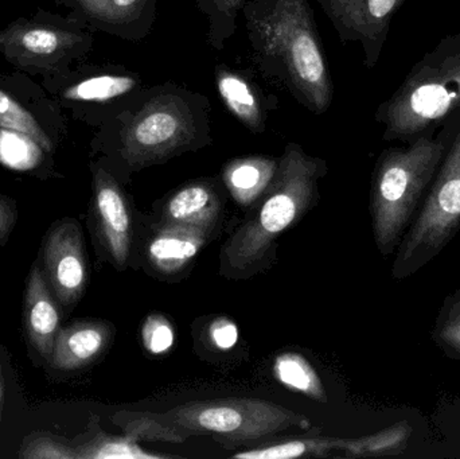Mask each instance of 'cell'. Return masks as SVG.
<instances>
[{"mask_svg": "<svg viewBox=\"0 0 460 459\" xmlns=\"http://www.w3.org/2000/svg\"><path fill=\"white\" fill-rule=\"evenodd\" d=\"M326 172L323 159L308 155L296 143H288L275 180L224 243L221 274L246 278L261 271L278 237L315 205L319 181Z\"/></svg>", "mask_w": 460, "mask_h": 459, "instance_id": "obj_3", "label": "cell"}, {"mask_svg": "<svg viewBox=\"0 0 460 459\" xmlns=\"http://www.w3.org/2000/svg\"><path fill=\"white\" fill-rule=\"evenodd\" d=\"M209 339L218 350L233 349L238 342V328L228 317H218L210 323Z\"/></svg>", "mask_w": 460, "mask_h": 459, "instance_id": "obj_29", "label": "cell"}, {"mask_svg": "<svg viewBox=\"0 0 460 459\" xmlns=\"http://www.w3.org/2000/svg\"><path fill=\"white\" fill-rule=\"evenodd\" d=\"M438 347L460 360V287L443 302L434 329Z\"/></svg>", "mask_w": 460, "mask_h": 459, "instance_id": "obj_25", "label": "cell"}, {"mask_svg": "<svg viewBox=\"0 0 460 459\" xmlns=\"http://www.w3.org/2000/svg\"><path fill=\"white\" fill-rule=\"evenodd\" d=\"M142 340L146 350L151 355H166L174 348V326L164 315H148L143 322Z\"/></svg>", "mask_w": 460, "mask_h": 459, "instance_id": "obj_28", "label": "cell"}, {"mask_svg": "<svg viewBox=\"0 0 460 459\" xmlns=\"http://www.w3.org/2000/svg\"><path fill=\"white\" fill-rule=\"evenodd\" d=\"M215 83L218 96L238 123L252 134H262L267 129L268 119L278 108L279 102L275 96L262 91L251 69H235L218 64L215 69Z\"/></svg>", "mask_w": 460, "mask_h": 459, "instance_id": "obj_11", "label": "cell"}, {"mask_svg": "<svg viewBox=\"0 0 460 459\" xmlns=\"http://www.w3.org/2000/svg\"><path fill=\"white\" fill-rule=\"evenodd\" d=\"M273 376L284 387L313 401L327 403V393L318 372L297 352H284L275 358Z\"/></svg>", "mask_w": 460, "mask_h": 459, "instance_id": "obj_20", "label": "cell"}, {"mask_svg": "<svg viewBox=\"0 0 460 459\" xmlns=\"http://www.w3.org/2000/svg\"><path fill=\"white\" fill-rule=\"evenodd\" d=\"M115 328L105 321H75L61 326L54 342L50 364L72 372L96 363L112 342Z\"/></svg>", "mask_w": 460, "mask_h": 459, "instance_id": "obj_15", "label": "cell"}, {"mask_svg": "<svg viewBox=\"0 0 460 459\" xmlns=\"http://www.w3.org/2000/svg\"><path fill=\"white\" fill-rule=\"evenodd\" d=\"M408 428L394 426L388 430L381 431L375 436L364 438H342L341 452H345L348 457H376V455H389L396 452L407 438Z\"/></svg>", "mask_w": 460, "mask_h": 459, "instance_id": "obj_24", "label": "cell"}, {"mask_svg": "<svg viewBox=\"0 0 460 459\" xmlns=\"http://www.w3.org/2000/svg\"><path fill=\"white\" fill-rule=\"evenodd\" d=\"M92 37L80 30L19 21L0 31V51L13 64L34 69H53L83 56Z\"/></svg>", "mask_w": 460, "mask_h": 459, "instance_id": "obj_7", "label": "cell"}, {"mask_svg": "<svg viewBox=\"0 0 460 459\" xmlns=\"http://www.w3.org/2000/svg\"><path fill=\"white\" fill-rule=\"evenodd\" d=\"M3 406H4V377H3V366L0 360V425H2Z\"/></svg>", "mask_w": 460, "mask_h": 459, "instance_id": "obj_32", "label": "cell"}, {"mask_svg": "<svg viewBox=\"0 0 460 459\" xmlns=\"http://www.w3.org/2000/svg\"><path fill=\"white\" fill-rule=\"evenodd\" d=\"M92 217L97 239L118 269L128 264L134 247L135 221L131 202L116 175L105 164H93Z\"/></svg>", "mask_w": 460, "mask_h": 459, "instance_id": "obj_9", "label": "cell"}, {"mask_svg": "<svg viewBox=\"0 0 460 459\" xmlns=\"http://www.w3.org/2000/svg\"><path fill=\"white\" fill-rule=\"evenodd\" d=\"M46 282L61 310L70 312L85 293L88 261L83 229L73 218L57 221L46 234L40 248Z\"/></svg>", "mask_w": 460, "mask_h": 459, "instance_id": "obj_8", "label": "cell"}, {"mask_svg": "<svg viewBox=\"0 0 460 459\" xmlns=\"http://www.w3.org/2000/svg\"><path fill=\"white\" fill-rule=\"evenodd\" d=\"M396 4V0H367V13H365V34L369 27H373L372 22L383 21L388 16L392 8Z\"/></svg>", "mask_w": 460, "mask_h": 459, "instance_id": "obj_31", "label": "cell"}, {"mask_svg": "<svg viewBox=\"0 0 460 459\" xmlns=\"http://www.w3.org/2000/svg\"><path fill=\"white\" fill-rule=\"evenodd\" d=\"M146 86L139 73L126 67H96L70 83L62 92V100L99 110L102 124L120 112Z\"/></svg>", "mask_w": 460, "mask_h": 459, "instance_id": "obj_10", "label": "cell"}, {"mask_svg": "<svg viewBox=\"0 0 460 459\" xmlns=\"http://www.w3.org/2000/svg\"><path fill=\"white\" fill-rule=\"evenodd\" d=\"M92 434L86 441L75 446L77 459H174L172 455L151 453L143 449L132 437L111 436L102 428L91 426Z\"/></svg>", "mask_w": 460, "mask_h": 459, "instance_id": "obj_19", "label": "cell"}, {"mask_svg": "<svg viewBox=\"0 0 460 459\" xmlns=\"http://www.w3.org/2000/svg\"><path fill=\"white\" fill-rule=\"evenodd\" d=\"M19 457L23 459H77L75 446L49 433L26 437Z\"/></svg>", "mask_w": 460, "mask_h": 459, "instance_id": "obj_26", "label": "cell"}, {"mask_svg": "<svg viewBox=\"0 0 460 459\" xmlns=\"http://www.w3.org/2000/svg\"><path fill=\"white\" fill-rule=\"evenodd\" d=\"M89 23L127 40L148 37L156 21L158 0H72Z\"/></svg>", "mask_w": 460, "mask_h": 459, "instance_id": "obj_12", "label": "cell"}, {"mask_svg": "<svg viewBox=\"0 0 460 459\" xmlns=\"http://www.w3.org/2000/svg\"><path fill=\"white\" fill-rule=\"evenodd\" d=\"M210 234L204 229L158 223L147 243L148 264L161 277H175L193 263Z\"/></svg>", "mask_w": 460, "mask_h": 459, "instance_id": "obj_16", "label": "cell"}, {"mask_svg": "<svg viewBox=\"0 0 460 459\" xmlns=\"http://www.w3.org/2000/svg\"><path fill=\"white\" fill-rule=\"evenodd\" d=\"M164 417L193 437L210 434L226 447L259 441L292 428H311L303 415L254 398L189 402L164 412Z\"/></svg>", "mask_w": 460, "mask_h": 459, "instance_id": "obj_5", "label": "cell"}, {"mask_svg": "<svg viewBox=\"0 0 460 459\" xmlns=\"http://www.w3.org/2000/svg\"><path fill=\"white\" fill-rule=\"evenodd\" d=\"M199 11L207 16L208 43L216 50H224L234 35L237 18L246 0H196Z\"/></svg>", "mask_w": 460, "mask_h": 459, "instance_id": "obj_22", "label": "cell"}, {"mask_svg": "<svg viewBox=\"0 0 460 459\" xmlns=\"http://www.w3.org/2000/svg\"><path fill=\"white\" fill-rule=\"evenodd\" d=\"M254 69L303 108L322 115L332 81L308 0H246L241 11Z\"/></svg>", "mask_w": 460, "mask_h": 459, "instance_id": "obj_2", "label": "cell"}, {"mask_svg": "<svg viewBox=\"0 0 460 459\" xmlns=\"http://www.w3.org/2000/svg\"><path fill=\"white\" fill-rule=\"evenodd\" d=\"M0 128L21 132L31 137L46 153L53 151V142L38 123L37 119L2 89H0Z\"/></svg>", "mask_w": 460, "mask_h": 459, "instance_id": "obj_23", "label": "cell"}, {"mask_svg": "<svg viewBox=\"0 0 460 459\" xmlns=\"http://www.w3.org/2000/svg\"><path fill=\"white\" fill-rule=\"evenodd\" d=\"M212 142L210 100L174 83L146 86L102 124L97 140L124 175L166 163Z\"/></svg>", "mask_w": 460, "mask_h": 459, "instance_id": "obj_1", "label": "cell"}, {"mask_svg": "<svg viewBox=\"0 0 460 459\" xmlns=\"http://www.w3.org/2000/svg\"><path fill=\"white\" fill-rule=\"evenodd\" d=\"M439 158L438 148L421 147L405 155L394 154L381 162L370 210L376 245L385 258L394 255L404 239Z\"/></svg>", "mask_w": 460, "mask_h": 459, "instance_id": "obj_4", "label": "cell"}, {"mask_svg": "<svg viewBox=\"0 0 460 459\" xmlns=\"http://www.w3.org/2000/svg\"><path fill=\"white\" fill-rule=\"evenodd\" d=\"M454 97H456V92L448 91L446 86L438 85V84L424 85L413 92L411 97V108L420 118H439L450 107Z\"/></svg>", "mask_w": 460, "mask_h": 459, "instance_id": "obj_27", "label": "cell"}, {"mask_svg": "<svg viewBox=\"0 0 460 459\" xmlns=\"http://www.w3.org/2000/svg\"><path fill=\"white\" fill-rule=\"evenodd\" d=\"M23 329L30 347L50 363L54 342L61 329V307L38 261L30 269L24 288Z\"/></svg>", "mask_w": 460, "mask_h": 459, "instance_id": "obj_13", "label": "cell"}, {"mask_svg": "<svg viewBox=\"0 0 460 459\" xmlns=\"http://www.w3.org/2000/svg\"><path fill=\"white\" fill-rule=\"evenodd\" d=\"M280 158L243 156L224 166L223 182L232 199L241 207H252L261 199L275 180Z\"/></svg>", "mask_w": 460, "mask_h": 459, "instance_id": "obj_17", "label": "cell"}, {"mask_svg": "<svg viewBox=\"0 0 460 459\" xmlns=\"http://www.w3.org/2000/svg\"><path fill=\"white\" fill-rule=\"evenodd\" d=\"M113 425L132 437L137 442H164V444H183L193 437L190 431L170 422L164 414L150 411L115 412L111 417Z\"/></svg>", "mask_w": 460, "mask_h": 459, "instance_id": "obj_18", "label": "cell"}, {"mask_svg": "<svg viewBox=\"0 0 460 459\" xmlns=\"http://www.w3.org/2000/svg\"><path fill=\"white\" fill-rule=\"evenodd\" d=\"M342 438L326 437H300L268 446L253 447L237 453L233 458L240 459H292L302 457H326L330 453L341 449Z\"/></svg>", "mask_w": 460, "mask_h": 459, "instance_id": "obj_21", "label": "cell"}, {"mask_svg": "<svg viewBox=\"0 0 460 459\" xmlns=\"http://www.w3.org/2000/svg\"><path fill=\"white\" fill-rule=\"evenodd\" d=\"M159 223L215 232L223 210L217 182L212 178L191 181L170 193L161 204Z\"/></svg>", "mask_w": 460, "mask_h": 459, "instance_id": "obj_14", "label": "cell"}, {"mask_svg": "<svg viewBox=\"0 0 460 459\" xmlns=\"http://www.w3.org/2000/svg\"><path fill=\"white\" fill-rule=\"evenodd\" d=\"M18 216V205L15 199L0 194V251L7 244L15 228Z\"/></svg>", "mask_w": 460, "mask_h": 459, "instance_id": "obj_30", "label": "cell"}, {"mask_svg": "<svg viewBox=\"0 0 460 459\" xmlns=\"http://www.w3.org/2000/svg\"><path fill=\"white\" fill-rule=\"evenodd\" d=\"M460 229V146L451 154L397 248L392 277L407 279L440 255Z\"/></svg>", "mask_w": 460, "mask_h": 459, "instance_id": "obj_6", "label": "cell"}]
</instances>
